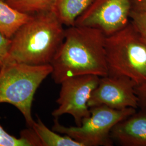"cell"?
Returning a JSON list of instances; mask_svg holds the SVG:
<instances>
[{
  "instance_id": "6da1fadb",
  "label": "cell",
  "mask_w": 146,
  "mask_h": 146,
  "mask_svg": "<svg viewBox=\"0 0 146 146\" xmlns=\"http://www.w3.org/2000/svg\"><path fill=\"white\" fill-rule=\"evenodd\" d=\"M106 38L102 31L94 28L74 26L66 29L63 42L50 63L55 83L80 75H108Z\"/></svg>"
},
{
  "instance_id": "7a4b0ae2",
  "label": "cell",
  "mask_w": 146,
  "mask_h": 146,
  "mask_svg": "<svg viewBox=\"0 0 146 146\" xmlns=\"http://www.w3.org/2000/svg\"><path fill=\"white\" fill-rule=\"evenodd\" d=\"M63 26L53 11L31 15L11 39V60L33 66L50 64L64 40Z\"/></svg>"
},
{
  "instance_id": "3957f363",
  "label": "cell",
  "mask_w": 146,
  "mask_h": 146,
  "mask_svg": "<svg viewBox=\"0 0 146 146\" xmlns=\"http://www.w3.org/2000/svg\"><path fill=\"white\" fill-rule=\"evenodd\" d=\"M52 71L50 64L33 66L13 62L2 66L0 69V104L15 106L24 116L27 125L31 127L35 122L31 115L34 95Z\"/></svg>"
},
{
  "instance_id": "277c9868",
  "label": "cell",
  "mask_w": 146,
  "mask_h": 146,
  "mask_svg": "<svg viewBox=\"0 0 146 146\" xmlns=\"http://www.w3.org/2000/svg\"><path fill=\"white\" fill-rule=\"evenodd\" d=\"M105 51L108 75L126 76L136 84L146 82V43L131 21L106 36Z\"/></svg>"
},
{
  "instance_id": "5b68a950",
  "label": "cell",
  "mask_w": 146,
  "mask_h": 146,
  "mask_svg": "<svg viewBox=\"0 0 146 146\" xmlns=\"http://www.w3.org/2000/svg\"><path fill=\"white\" fill-rule=\"evenodd\" d=\"M90 116L82 121L80 126H64L55 117L52 130L68 136L83 146H112L111 137L113 127L121 120L135 113L133 108L115 110L106 106L90 108Z\"/></svg>"
},
{
  "instance_id": "8992f818",
  "label": "cell",
  "mask_w": 146,
  "mask_h": 146,
  "mask_svg": "<svg viewBox=\"0 0 146 146\" xmlns=\"http://www.w3.org/2000/svg\"><path fill=\"white\" fill-rule=\"evenodd\" d=\"M100 77L84 75L67 78L61 83L58 108L52 113L54 117L64 114L72 115L76 126H80L84 119L90 116L88 105L93 90L99 83Z\"/></svg>"
},
{
  "instance_id": "52a82bcc",
  "label": "cell",
  "mask_w": 146,
  "mask_h": 146,
  "mask_svg": "<svg viewBox=\"0 0 146 146\" xmlns=\"http://www.w3.org/2000/svg\"><path fill=\"white\" fill-rule=\"evenodd\" d=\"M131 11V0H94L75 26L96 28L109 36L128 25Z\"/></svg>"
},
{
  "instance_id": "ba28073f",
  "label": "cell",
  "mask_w": 146,
  "mask_h": 146,
  "mask_svg": "<svg viewBox=\"0 0 146 146\" xmlns=\"http://www.w3.org/2000/svg\"><path fill=\"white\" fill-rule=\"evenodd\" d=\"M136 84L124 76L107 75L100 77L99 83L89 100V108L106 106L115 110L139 108L135 92Z\"/></svg>"
},
{
  "instance_id": "9c48e42d",
  "label": "cell",
  "mask_w": 146,
  "mask_h": 146,
  "mask_svg": "<svg viewBox=\"0 0 146 146\" xmlns=\"http://www.w3.org/2000/svg\"><path fill=\"white\" fill-rule=\"evenodd\" d=\"M111 137L122 146H146V107L121 120L113 127Z\"/></svg>"
},
{
  "instance_id": "30bf717a",
  "label": "cell",
  "mask_w": 146,
  "mask_h": 146,
  "mask_svg": "<svg viewBox=\"0 0 146 146\" xmlns=\"http://www.w3.org/2000/svg\"><path fill=\"white\" fill-rule=\"evenodd\" d=\"M31 17L17 11L5 1L0 0V34L6 38L11 39Z\"/></svg>"
},
{
  "instance_id": "8fae6325",
  "label": "cell",
  "mask_w": 146,
  "mask_h": 146,
  "mask_svg": "<svg viewBox=\"0 0 146 146\" xmlns=\"http://www.w3.org/2000/svg\"><path fill=\"white\" fill-rule=\"evenodd\" d=\"M94 0H56L53 12L63 25L75 26V22Z\"/></svg>"
},
{
  "instance_id": "7c38bea8",
  "label": "cell",
  "mask_w": 146,
  "mask_h": 146,
  "mask_svg": "<svg viewBox=\"0 0 146 146\" xmlns=\"http://www.w3.org/2000/svg\"><path fill=\"white\" fill-rule=\"evenodd\" d=\"M30 128L35 133L38 146H83L68 136L61 135L55 131L49 129L39 117Z\"/></svg>"
},
{
  "instance_id": "4fadbf2b",
  "label": "cell",
  "mask_w": 146,
  "mask_h": 146,
  "mask_svg": "<svg viewBox=\"0 0 146 146\" xmlns=\"http://www.w3.org/2000/svg\"><path fill=\"white\" fill-rule=\"evenodd\" d=\"M13 8L28 15L53 11L56 0H5Z\"/></svg>"
},
{
  "instance_id": "5bb4252c",
  "label": "cell",
  "mask_w": 146,
  "mask_h": 146,
  "mask_svg": "<svg viewBox=\"0 0 146 146\" xmlns=\"http://www.w3.org/2000/svg\"><path fill=\"white\" fill-rule=\"evenodd\" d=\"M0 146H32L25 137L16 138L8 134L0 125Z\"/></svg>"
},
{
  "instance_id": "9a60e30c",
  "label": "cell",
  "mask_w": 146,
  "mask_h": 146,
  "mask_svg": "<svg viewBox=\"0 0 146 146\" xmlns=\"http://www.w3.org/2000/svg\"><path fill=\"white\" fill-rule=\"evenodd\" d=\"M130 19L146 44V12L131 11Z\"/></svg>"
},
{
  "instance_id": "2e32d148",
  "label": "cell",
  "mask_w": 146,
  "mask_h": 146,
  "mask_svg": "<svg viewBox=\"0 0 146 146\" xmlns=\"http://www.w3.org/2000/svg\"><path fill=\"white\" fill-rule=\"evenodd\" d=\"M11 39L7 38L0 34V64L1 67L5 64L13 62L9 56Z\"/></svg>"
},
{
  "instance_id": "e0dca14e",
  "label": "cell",
  "mask_w": 146,
  "mask_h": 146,
  "mask_svg": "<svg viewBox=\"0 0 146 146\" xmlns=\"http://www.w3.org/2000/svg\"><path fill=\"white\" fill-rule=\"evenodd\" d=\"M135 92L138 98L139 108L146 107V82L136 84Z\"/></svg>"
},
{
  "instance_id": "ac0fdd59",
  "label": "cell",
  "mask_w": 146,
  "mask_h": 146,
  "mask_svg": "<svg viewBox=\"0 0 146 146\" xmlns=\"http://www.w3.org/2000/svg\"><path fill=\"white\" fill-rule=\"evenodd\" d=\"M132 11L146 12V0H131Z\"/></svg>"
},
{
  "instance_id": "d6986e66",
  "label": "cell",
  "mask_w": 146,
  "mask_h": 146,
  "mask_svg": "<svg viewBox=\"0 0 146 146\" xmlns=\"http://www.w3.org/2000/svg\"><path fill=\"white\" fill-rule=\"evenodd\" d=\"M1 68V64H0V69Z\"/></svg>"
},
{
  "instance_id": "ffe728a7",
  "label": "cell",
  "mask_w": 146,
  "mask_h": 146,
  "mask_svg": "<svg viewBox=\"0 0 146 146\" xmlns=\"http://www.w3.org/2000/svg\"><path fill=\"white\" fill-rule=\"evenodd\" d=\"M3 1H5V0H3Z\"/></svg>"
}]
</instances>
